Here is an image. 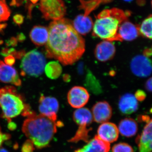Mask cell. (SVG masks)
<instances>
[{
    "label": "cell",
    "instance_id": "36",
    "mask_svg": "<svg viewBox=\"0 0 152 152\" xmlns=\"http://www.w3.org/2000/svg\"></svg>",
    "mask_w": 152,
    "mask_h": 152
},
{
    "label": "cell",
    "instance_id": "31",
    "mask_svg": "<svg viewBox=\"0 0 152 152\" xmlns=\"http://www.w3.org/2000/svg\"><path fill=\"white\" fill-rule=\"evenodd\" d=\"M145 88L147 91L152 92V77L147 80L145 83Z\"/></svg>",
    "mask_w": 152,
    "mask_h": 152
},
{
    "label": "cell",
    "instance_id": "9",
    "mask_svg": "<svg viewBox=\"0 0 152 152\" xmlns=\"http://www.w3.org/2000/svg\"><path fill=\"white\" fill-rule=\"evenodd\" d=\"M88 92L81 86H75L69 91L67 95L68 103L72 107L80 108L86 105L89 99Z\"/></svg>",
    "mask_w": 152,
    "mask_h": 152
},
{
    "label": "cell",
    "instance_id": "34",
    "mask_svg": "<svg viewBox=\"0 0 152 152\" xmlns=\"http://www.w3.org/2000/svg\"><path fill=\"white\" fill-rule=\"evenodd\" d=\"M125 1H131L132 0H124Z\"/></svg>",
    "mask_w": 152,
    "mask_h": 152
},
{
    "label": "cell",
    "instance_id": "20",
    "mask_svg": "<svg viewBox=\"0 0 152 152\" xmlns=\"http://www.w3.org/2000/svg\"><path fill=\"white\" fill-rule=\"evenodd\" d=\"M30 36L31 40L35 45H44L46 44L48 39V29L42 26H36L31 31Z\"/></svg>",
    "mask_w": 152,
    "mask_h": 152
},
{
    "label": "cell",
    "instance_id": "18",
    "mask_svg": "<svg viewBox=\"0 0 152 152\" xmlns=\"http://www.w3.org/2000/svg\"><path fill=\"white\" fill-rule=\"evenodd\" d=\"M110 144L104 141L97 135L87 142L86 145L75 152H109Z\"/></svg>",
    "mask_w": 152,
    "mask_h": 152
},
{
    "label": "cell",
    "instance_id": "8",
    "mask_svg": "<svg viewBox=\"0 0 152 152\" xmlns=\"http://www.w3.org/2000/svg\"><path fill=\"white\" fill-rule=\"evenodd\" d=\"M130 67L133 73L140 77H148L152 73V62L148 58L142 55H138L133 58Z\"/></svg>",
    "mask_w": 152,
    "mask_h": 152
},
{
    "label": "cell",
    "instance_id": "21",
    "mask_svg": "<svg viewBox=\"0 0 152 152\" xmlns=\"http://www.w3.org/2000/svg\"><path fill=\"white\" fill-rule=\"evenodd\" d=\"M118 130L122 135L131 137L137 134L138 131L137 124L133 119L126 118L120 121Z\"/></svg>",
    "mask_w": 152,
    "mask_h": 152
},
{
    "label": "cell",
    "instance_id": "17",
    "mask_svg": "<svg viewBox=\"0 0 152 152\" xmlns=\"http://www.w3.org/2000/svg\"><path fill=\"white\" fill-rule=\"evenodd\" d=\"M138 105L134 96L131 94H126L120 98L119 110L124 115H130L137 110Z\"/></svg>",
    "mask_w": 152,
    "mask_h": 152
},
{
    "label": "cell",
    "instance_id": "35",
    "mask_svg": "<svg viewBox=\"0 0 152 152\" xmlns=\"http://www.w3.org/2000/svg\"><path fill=\"white\" fill-rule=\"evenodd\" d=\"M151 5H152V0L151 1Z\"/></svg>",
    "mask_w": 152,
    "mask_h": 152
},
{
    "label": "cell",
    "instance_id": "6",
    "mask_svg": "<svg viewBox=\"0 0 152 152\" xmlns=\"http://www.w3.org/2000/svg\"><path fill=\"white\" fill-rule=\"evenodd\" d=\"M40 10L45 19L56 20L64 18L66 8L62 0H40Z\"/></svg>",
    "mask_w": 152,
    "mask_h": 152
},
{
    "label": "cell",
    "instance_id": "29",
    "mask_svg": "<svg viewBox=\"0 0 152 152\" xmlns=\"http://www.w3.org/2000/svg\"><path fill=\"white\" fill-rule=\"evenodd\" d=\"M10 138V135L3 133L0 128V148L1 147L3 143Z\"/></svg>",
    "mask_w": 152,
    "mask_h": 152
},
{
    "label": "cell",
    "instance_id": "23",
    "mask_svg": "<svg viewBox=\"0 0 152 152\" xmlns=\"http://www.w3.org/2000/svg\"><path fill=\"white\" fill-rule=\"evenodd\" d=\"M139 31L142 35L152 39V15L149 16L142 22L139 27Z\"/></svg>",
    "mask_w": 152,
    "mask_h": 152
},
{
    "label": "cell",
    "instance_id": "24",
    "mask_svg": "<svg viewBox=\"0 0 152 152\" xmlns=\"http://www.w3.org/2000/svg\"><path fill=\"white\" fill-rule=\"evenodd\" d=\"M5 3L8 2L11 6H16L19 7L26 4L29 6V7L31 10V7L36 4L40 0H3Z\"/></svg>",
    "mask_w": 152,
    "mask_h": 152
},
{
    "label": "cell",
    "instance_id": "11",
    "mask_svg": "<svg viewBox=\"0 0 152 152\" xmlns=\"http://www.w3.org/2000/svg\"><path fill=\"white\" fill-rule=\"evenodd\" d=\"M93 119L99 124L107 122L110 119L113 110L110 104L106 101L98 102L92 108Z\"/></svg>",
    "mask_w": 152,
    "mask_h": 152
},
{
    "label": "cell",
    "instance_id": "7",
    "mask_svg": "<svg viewBox=\"0 0 152 152\" xmlns=\"http://www.w3.org/2000/svg\"><path fill=\"white\" fill-rule=\"evenodd\" d=\"M73 118L75 122L79 126L77 132L86 134L91 130L89 126L94 119L92 114L88 109L82 107L77 109L74 112Z\"/></svg>",
    "mask_w": 152,
    "mask_h": 152
},
{
    "label": "cell",
    "instance_id": "16",
    "mask_svg": "<svg viewBox=\"0 0 152 152\" xmlns=\"http://www.w3.org/2000/svg\"><path fill=\"white\" fill-rule=\"evenodd\" d=\"M0 81L16 86L21 85V81L16 70L0 60Z\"/></svg>",
    "mask_w": 152,
    "mask_h": 152
},
{
    "label": "cell",
    "instance_id": "2",
    "mask_svg": "<svg viewBox=\"0 0 152 152\" xmlns=\"http://www.w3.org/2000/svg\"><path fill=\"white\" fill-rule=\"evenodd\" d=\"M22 127V131L34 146L39 149L48 147L57 131V127L63 125L61 122L54 121L40 114L32 113Z\"/></svg>",
    "mask_w": 152,
    "mask_h": 152
},
{
    "label": "cell",
    "instance_id": "3",
    "mask_svg": "<svg viewBox=\"0 0 152 152\" xmlns=\"http://www.w3.org/2000/svg\"><path fill=\"white\" fill-rule=\"evenodd\" d=\"M127 14L117 8L102 11L93 26V35L110 42L120 41L118 30L121 23L127 20Z\"/></svg>",
    "mask_w": 152,
    "mask_h": 152
},
{
    "label": "cell",
    "instance_id": "30",
    "mask_svg": "<svg viewBox=\"0 0 152 152\" xmlns=\"http://www.w3.org/2000/svg\"><path fill=\"white\" fill-rule=\"evenodd\" d=\"M5 62L7 64L11 66L15 62V58L12 56H9L5 59Z\"/></svg>",
    "mask_w": 152,
    "mask_h": 152
},
{
    "label": "cell",
    "instance_id": "10",
    "mask_svg": "<svg viewBox=\"0 0 152 152\" xmlns=\"http://www.w3.org/2000/svg\"><path fill=\"white\" fill-rule=\"evenodd\" d=\"M39 102V110L40 114L56 121L57 114L59 108L58 102L56 99L42 95Z\"/></svg>",
    "mask_w": 152,
    "mask_h": 152
},
{
    "label": "cell",
    "instance_id": "1",
    "mask_svg": "<svg viewBox=\"0 0 152 152\" xmlns=\"http://www.w3.org/2000/svg\"><path fill=\"white\" fill-rule=\"evenodd\" d=\"M48 29L47 57L58 60L64 66L72 65L81 58L85 51V40L69 21L64 18L53 21Z\"/></svg>",
    "mask_w": 152,
    "mask_h": 152
},
{
    "label": "cell",
    "instance_id": "28",
    "mask_svg": "<svg viewBox=\"0 0 152 152\" xmlns=\"http://www.w3.org/2000/svg\"><path fill=\"white\" fill-rule=\"evenodd\" d=\"M29 142H26L23 146V152H32L34 145L31 141L28 140Z\"/></svg>",
    "mask_w": 152,
    "mask_h": 152
},
{
    "label": "cell",
    "instance_id": "15",
    "mask_svg": "<svg viewBox=\"0 0 152 152\" xmlns=\"http://www.w3.org/2000/svg\"><path fill=\"white\" fill-rule=\"evenodd\" d=\"M140 34L139 27L127 20L121 23L118 30V35L120 41L134 40Z\"/></svg>",
    "mask_w": 152,
    "mask_h": 152
},
{
    "label": "cell",
    "instance_id": "12",
    "mask_svg": "<svg viewBox=\"0 0 152 152\" xmlns=\"http://www.w3.org/2000/svg\"><path fill=\"white\" fill-rule=\"evenodd\" d=\"M151 113H152V109ZM139 152H152V118L144 127L140 135L137 139Z\"/></svg>",
    "mask_w": 152,
    "mask_h": 152
},
{
    "label": "cell",
    "instance_id": "26",
    "mask_svg": "<svg viewBox=\"0 0 152 152\" xmlns=\"http://www.w3.org/2000/svg\"><path fill=\"white\" fill-rule=\"evenodd\" d=\"M112 152H134L133 148L127 143L120 142L112 148Z\"/></svg>",
    "mask_w": 152,
    "mask_h": 152
},
{
    "label": "cell",
    "instance_id": "33",
    "mask_svg": "<svg viewBox=\"0 0 152 152\" xmlns=\"http://www.w3.org/2000/svg\"><path fill=\"white\" fill-rule=\"evenodd\" d=\"M0 152H9L7 150L4 148H2L1 147L0 148Z\"/></svg>",
    "mask_w": 152,
    "mask_h": 152
},
{
    "label": "cell",
    "instance_id": "32",
    "mask_svg": "<svg viewBox=\"0 0 152 152\" xmlns=\"http://www.w3.org/2000/svg\"><path fill=\"white\" fill-rule=\"evenodd\" d=\"M143 56H145L149 58V57L151 56H152V50L150 49H146L144 50L143 52Z\"/></svg>",
    "mask_w": 152,
    "mask_h": 152
},
{
    "label": "cell",
    "instance_id": "13",
    "mask_svg": "<svg viewBox=\"0 0 152 152\" xmlns=\"http://www.w3.org/2000/svg\"><path fill=\"white\" fill-rule=\"evenodd\" d=\"M116 48L114 44L109 41L104 40L97 45L95 49L96 58L101 62H106L114 58Z\"/></svg>",
    "mask_w": 152,
    "mask_h": 152
},
{
    "label": "cell",
    "instance_id": "14",
    "mask_svg": "<svg viewBox=\"0 0 152 152\" xmlns=\"http://www.w3.org/2000/svg\"><path fill=\"white\" fill-rule=\"evenodd\" d=\"M118 129L113 123H103L99 126L97 136L104 141L110 144L116 141L119 137Z\"/></svg>",
    "mask_w": 152,
    "mask_h": 152
},
{
    "label": "cell",
    "instance_id": "25",
    "mask_svg": "<svg viewBox=\"0 0 152 152\" xmlns=\"http://www.w3.org/2000/svg\"><path fill=\"white\" fill-rule=\"evenodd\" d=\"M10 15V11L6 3L0 1V22L7 20Z\"/></svg>",
    "mask_w": 152,
    "mask_h": 152
},
{
    "label": "cell",
    "instance_id": "4",
    "mask_svg": "<svg viewBox=\"0 0 152 152\" xmlns=\"http://www.w3.org/2000/svg\"><path fill=\"white\" fill-rule=\"evenodd\" d=\"M0 108L3 118L9 122L20 114L27 116L31 113L21 96L12 86L0 88Z\"/></svg>",
    "mask_w": 152,
    "mask_h": 152
},
{
    "label": "cell",
    "instance_id": "22",
    "mask_svg": "<svg viewBox=\"0 0 152 152\" xmlns=\"http://www.w3.org/2000/svg\"><path fill=\"white\" fill-rule=\"evenodd\" d=\"M45 70L46 75L49 78L56 79L61 74L62 68L58 62L52 61L45 66Z\"/></svg>",
    "mask_w": 152,
    "mask_h": 152
},
{
    "label": "cell",
    "instance_id": "27",
    "mask_svg": "<svg viewBox=\"0 0 152 152\" xmlns=\"http://www.w3.org/2000/svg\"><path fill=\"white\" fill-rule=\"evenodd\" d=\"M134 96L135 97L137 100L139 102H142L145 99L146 97V94L144 91L138 90L136 91Z\"/></svg>",
    "mask_w": 152,
    "mask_h": 152
},
{
    "label": "cell",
    "instance_id": "19",
    "mask_svg": "<svg viewBox=\"0 0 152 152\" xmlns=\"http://www.w3.org/2000/svg\"><path fill=\"white\" fill-rule=\"evenodd\" d=\"M72 25L77 32L80 35H85L91 31L94 24L91 18L84 14L79 15L76 17Z\"/></svg>",
    "mask_w": 152,
    "mask_h": 152
},
{
    "label": "cell",
    "instance_id": "5",
    "mask_svg": "<svg viewBox=\"0 0 152 152\" xmlns=\"http://www.w3.org/2000/svg\"><path fill=\"white\" fill-rule=\"evenodd\" d=\"M46 65L44 55L37 50L28 52L24 56L21 63L22 75L37 77L42 74Z\"/></svg>",
    "mask_w": 152,
    "mask_h": 152
}]
</instances>
